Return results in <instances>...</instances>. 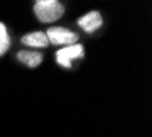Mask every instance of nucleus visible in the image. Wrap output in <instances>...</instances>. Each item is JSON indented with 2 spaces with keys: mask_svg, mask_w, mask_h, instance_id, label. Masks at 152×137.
<instances>
[{
  "mask_svg": "<svg viewBox=\"0 0 152 137\" xmlns=\"http://www.w3.org/2000/svg\"><path fill=\"white\" fill-rule=\"evenodd\" d=\"M84 55V47L80 44H73V45H67L66 48H62L56 52V62L60 66L70 69L71 67V60L78 59Z\"/></svg>",
  "mask_w": 152,
  "mask_h": 137,
  "instance_id": "7ed1b4c3",
  "label": "nucleus"
},
{
  "mask_svg": "<svg viewBox=\"0 0 152 137\" xmlns=\"http://www.w3.org/2000/svg\"><path fill=\"white\" fill-rule=\"evenodd\" d=\"M48 39H47L45 33L42 32H34V33H30V34H26L25 37H22V44L29 47H47L48 45Z\"/></svg>",
  "mask_w": 152,
  "mask_h": 137,
  "instance_id": "39448f33",
  "label": "nucleus"
},
{
  "mask_svg": "<svg viewBox=\"0 0 152 137\" xmlns=\"http://www.w3.org/2000/svg\"><path fill=\"white\" fill-rule=\"evenodd\" d=\"M34 12L41 22H53L63 15L64 8L56 0H39L34 4Z\"/></svg>",
  "mask_w": 152,
  "mask_h": 137,
  "instance_id": "f257e3e1",
  "label": "nucleus"
},
{
  "mask_svg": "<svg viewBox=\"0 0 152 137\" xmlns=\"http://www.w3.org/2000/svg\"><path fill=\"white\" fill-rule=\"evenodd\" d=\"M18 59L21 60L22 63L28 64L29 67H36L41 63L42 56L41 53L34 52V51H21L18 53Z\"/></svg>",
  "mask_w": 152,
  "mask_h": 137,
  "instance_id": "423d86ee",
  "label": "nucleus"
},
{
  "mask_svg": "<svg viewBox=\"0 0 152 137\" xmlns=\"http://www.w3.org/2000/svg\"><path fill=\"white\" fill-rule=\"evenodd\" d=\"M103 23V19L100 17L99 12H96V11H92V12H88L86 15H84L82 18L78 19V25L84 29L85 32H96L97 29L102 26Z\"/></svg>",
  "mask_w": 152,
  "mask_h": 137,
  "instance_id": "20e7f679",
  "label": "nucleus"
},
{
  "mask_svg": "<svg viewBox=\"0 0 152 137\" xmlns=\"http://www.w3.org/2000/svg\"><path fill=\"white\" fill-rule=\"evenodd\" d=\"M10 47V37H8L7 29L0 22V55H3Z\"/></svg>",
  "mask_w": 152,
  "mask_h": 137,
  "instance_id": "0eeeda50",
  "label": "nucleus"
},
{
  "mask_svg": "<svg viewBox=\"0 0 152 137\" xmlns=\"http://www.w3.org/2000/svg\"><path fill=\"white\" fill-rule=\"evenodd\" d=\"M45 36L48 41H51L55 45H73L78 40V36L75 33L64 28H51Z\"/></svg>",
  "mask_w": 152,
  "mask_h": 137,
  "instance_id": "f03ea898",
  "label": "nucleus"
}]
</instances>
